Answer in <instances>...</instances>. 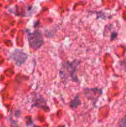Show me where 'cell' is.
<instances>
[{
	"label": "cell",
	"instance_id": "6da1fadb",
	"mask_svg": "<svg viewBox=\"0 0 126 127\" xmlns=\"http://www.w3.org/2000/svg\"><path fill=\"white\" fill-rule=\"evenodd\" d=\"M28 40L30 45L35 49L39 48L43 43L42 33L37 31H35L33 33H28Z\"/></svg>",
	"mask_w": 126,
	"mask_h": 127
},
{
	"label": "cell",
	"instance_id": "7a4b0ae2",
	"mask_svg": "<svg viewBox=\"0 0 126 127\" xmlns=\"http://www.w3.org/2000/svg\"><path fill=\"white\" fill-rule=\"evenodd\" d=\"M11 57L17 64L21 65L25 62L27 58V55L21 50H16L12 53Z\"/></svg>",
	"mask_w": 126,
	"mask_h": 127
},
{
	"label": "cell",
	"instance_id": "3957f363",
	"mask_svg": "<svg viewBox=\"0 0 126 127\" xmlns=\"http://www.w3.org/2000/svg\"><path fill=\"white\" fill-rule=\"evenodd\" d=\"M119 125L122 127H126V116L124 117L122 120L120 121Z\"/></svg>",
	"mask_w": 126,
	"mask_h": 127
}]
</instances>
